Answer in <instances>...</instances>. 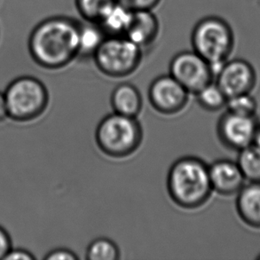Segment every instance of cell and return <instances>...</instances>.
Masks as SVG:
<instances>
[{
  "instance_id": "1",
  "label": "cell",
  "mask_w": 260,
  "mask_h": 260,
  "mask_svg": "<svg viewBox=\"0 0 260 260\" xmlns=\"http://www.w3.org/2000/svg\"><path fill=\"white\" fill-rule=\"evenodd\" d=\"M80 22L67 16H53L40 21L28 39L33 60L46 70H60L78 59Z\"/></svg>"
},
{
  "instance_id": "6",
  "label": "cell",
  "mask_w": 260,
  "mask_h": 260,
  "mask_svg": "<svg viewBox=\"0 0 260 260\" xmlns=\"http://www.w3.org/2000/svg\"><path fill=\"white\" fill-rule=\"evenodd\" d=\"M143 49L124 36H107L92 59L102 74L109 78L128 77L137 71Z\"/></svg>"
},
{
  "instance_id": "13",
  "label": "cell",
  "mask_w": 260,
  "mask_h": 260,
  "mask_svg": "<svg viewBox=\"0 0 260 260\" xmlns=\"http://www.w3.org/2000/svg\"><path fill=\"white\" fill-rule=\"evenodd\" d=\"M236 210L247 225L260 229V182L244 184L237 193Z\"/></svg>"
},
{
  "instance_id": "18",
  "label": "cell",
  "mask_w": 260,
  "mask_h": 260,
  "mask_svg": "<svg viewBox=\"0 0 260 260\" xmlns=\"http://www.w3.org/2000/svg\"><path fill=\"white\" fill-rule=\"evenodd\" d=\"M194 94L197 95V101L200 107L211 112L223 109L228 101V97L215 81L202 88Z\"/></svg>"
},
{
  "instance_id": "24",
  "label": "cell",
  "mask_w": 260,
  "mask_h": 260,
  "mask_svg": "<svg viewBox=\"0 0 260 260\" xmlns=\"http://www.w3.org/2000/svg\"><path fill=\"white\" fill-rule=\"evenodd\" d=\"M12 249V241L6 229L0 226V260L4 259Z\"/></svg>"
},
{
  "instance_id": "16",
  "label": "cell",
  "mask_w": 260,
  "mask_h": 260,
  "mask_svg": "<svg viewBox=\"0 0 260 260\" xmlns=\"http://www.w3.org/2000/svg\"><path fill=\"white\" fill-rule=\"evenodd\" d=\"M107 35L97 22L85 21L80 23L78 37V58H92Z\"/></svg>"
},
{
  "instance_id": "21",
  "label": "cell",
  "mask_w": 260,
  "mask_h": 260,
  "mask_svg": "<svg viewBox=\"0 0 260 260\" xmlns=\"http://www.w3.org/2000/svg\"><path fill=\"white\" fill-rule=\"evenodd\" d=\"M225 107L228 111L236 113L238 115L255 116L257 104L256 99L250 95V92H248L228 98Z\"/></svg>"
},
{
  "instance_id": "28",
  "label": "cell",
  "mask_w": 260,
  "mask_h": 260,
  "mask_svg": "<svg viewBox=\"0 0 260 260\" xmlns=\"http://www.w3.org/2000/svg\"><path fill=\"white\" fill-rule=\"evenodd\" d=\"M257 259L260 260V254H259V255H258V256H257Z\"/></svg>"
},
{
  "instance_id": "7",
  "label": "cell",
  "mask_w": 260,
  "mask_h": 260,
  "mask_svg": "<svg viewBox=\"0 0 260 260\" xmlns=\"http://www.w3.org/2000/svg\"><path fill=\"white\" fill-rule=\"evenodd\" d=\"M170 75L191 93L214 81L211 65L193 50L182 51L173 56L170 62Z\"/></svg>"
},
{
  "instance_id": "14",
  "label": "cell",
  "mask_w": 260,
  "mask_h": 260,
  "mask_svg": "<svg viewBox=\"0 0 260 260\" xmlns=\"http://www.w3.org/2000/svg\"><path fill=\"white\" fill-rule=\"evenodd\" d=\"M110 102L114 112L132 117H137L143 106L141 91L130 83L117 85L113 90Z\"/></svg>"
},
{
  "instance_id": "26",
  "label": "cell",
  "mask_w": 260,
  "mask_h": 260,
  "mask_svg": "<svg viewBox=\"0 0 260 260\" xmlns=\"http://www.w3.org/2000/svg\"><path fill=\"white\" fill-rule=\"evenodd\" d=\"M8 117L7 114V102H6V98L4 92L0 91V122H2L4 120Z\"/></svg>"
},
{
  "instance_id": "9",
  "label": "cell",
  "mask_w": 260,
  "mask_h": 260,
  "mask_svg": "<svg viewBox=\"0 0 260 260\" xmlns=\"http://www.w3.org/2000/svg\"><path fill=\"white\" fill-rule=\"evenodd\" d=\"M257 125L255 116H243L226 110L218 120L217 134L222 144L239 151L253 144Z\"/></svg>"
},
{
  "instance_id": "3",
  "label": "cell",
  "mask_w": 260,
  "mask_h": 260,
  "mask_svg": "<svg viewBox=\"0 0 260 260\" xmlns=\"http://www.w3.org/2000/svg\"><path fill=\"white\" fill-rule=\"evenodd\" d=\"M191 45L192 50L209 62L216 76L235 47L234 30L225 19L207 16L194 25Z\"/></svg>"
},
{
  "instance_id": "5",
  "label": "cell",
  "mask_w": 260,
  "mask_h": 260,
  "mask_svg": "<svg viewBox=\"0 0 260 260\" xmlns=\"http://www.w3.org/2000/svg\"><path fill=\"white\" fill-rule=\"evenodd\" d=\"M8 117L16 122H28L46 111L49 94L46 85L30 76L11 82L4 92Z\"/></svg>"
},
{
  "instance_id": "11",
  "label": "cell",
  "mask_w": 260,
  "mask_h": 260,
  "mask_svg": "<svg viewBox=\"0 0 260 260\" xmlns=\"http://www.w3.org/2000/svg\"><path fill=\"white\" fill-rule=\"evenodd\" d=\"M211 187L222 196H232L239 192L245 184V178L237 162L220 159L209 166Z\"/></svg>"
},
{
  "instance_id": "23",
  "label": "cell",
  "mask_w": 260,
  "mask_h": 260,
  "mask_svg": "<svg viewBox=\"0 0 260 260\" xmlns=\"http://www.w3.org/2000/svg\"><path fill=\"white\" fill-rule=\"evenodd\" d=\"M46 260H78V257L75 252L64 248H58L51 250L44 257Z\"/></svg>"
},
{
  "instance_id": "8",
  "label": "cell",
  "mask_w": 260,
  "mask_h": 260,
  "mask_svg": "<svg viewBox=\"0 0 260 260\" xmlns=\"http://www.w3.org/2000/svg\"><path fill=\"white\" fill-rule=\"evenodd\" d=\"M189 93L171 75H162L150 84L148 100L157 112L175 115L185 109L189 100Z\"/></svg>"
},
{
  "instance_id": "27",
  "label": "cell",
  "mask_w": 260,
  "mask_h": 260,
  "mask_svg": "<svg viewBox=\"0 0 260 260\" xmlns=\"http://www.w3.org/2000/svg\"><path fill=\"white\" fill-rule=\"evenodd\" d=\"M253 144L257 146V148H260V124L258 123L257 125V131L256 134L254 136Z\"/></svg>"
},
{
  "instance_id": "17",
  "label": "cell",
  "mask_w": 260,
  "mask_h": 260,
  "mask_svg": "<svg viewBox=\"0 0 260 260\" xmlns=\"http://www.w3.org/2000/svg\"><path fill=\"white\" fill-rule=\"evenodd\" d=\"M238 152L236 162L245 180L260 182V148L251 144Z\"/></svg>"
},
{
  "instance_id": "12",
  "label": "cell",
  "mask_w": 260,
  "mask_h": 260,
  "mask_svg": "<svg viewBox=\"0 0 260 260\" xmlns=\"http://www.w3.org/2000/svg\"><path fill=\"white\" fill-rule=\"evenodd\" d=\"M160 22L153 11H137L133 13L131 23L124 37L144 50L158 38Z\"/></svg>"
},
{
  "instance_id": "4",
  "label": "cell",
  "mask_w": 260,
  "mask_h": 260,
  "mask_svg": "<svg viewBox=\"0 0 260 260\" xmlns=\"http://www.w3.org/2000/svg\"><path fill=\"white\" fill-rule=\"evenodd\" d=\"M143 131L137 117L114 112L99 123L95 141L105 155L113 158H123L133 155L140 148Z\"/></svg>"
},
{
  "instance_id": "19",
  "label": "cell",
  "mask_w": 260,
  "mask_h": 260,
  "mask_svg": "<svg viewBox=\"0 0 260 260\" xmlns=\"http://www.w3.org/2000/svg\"><path fill=\"white\" fill-rule=\"evenodd\" d=\"M85 257L88 260L119 259V248L112 240L101 237L93 240L88 245Z\"/></svg>"
},
{
  "instance_id": "25",
  "label": "cell",
  "mask_w": 260,
  "mask_h": 260,
  "mask_svg": "<svg viewBox=\"0 0 260 260\" xmlns=\"http://www.w3.org/2000/svg\"><path fill=\"white\" fill-rule=\"evenodd\" d=\"M35 257L30 252L22 249H11L4 260H34Z\"/></svg>"
},
{
  "instance_id": "20",
  "label": "cell",
  "mask_w": 260,
  "mask_h": 260,
  "mask_svg": "<svg viewBox=\"0 0 260 260\" xmlns=\"http://www.w3.org/2000/svg\"><path fill=\"white\" fill-rule=\"evenodd\" d=\"M116 0H75L76 7L86 21L97 22Z\"/></svg>"
},
{
  "instance_id": "15",
  "label": "cell",
  "mask_w": 260,
  "mask_h": 260,
  "mask_svg": "<svg viewBox=\"0 0 260 260\" xmlns=\"http://www.w3.org/2000/svg\"><path fill=\"white\" fill-rule=\"evenodd\" d=\"M133 13L116 1L103 14L98 24L107 36H124L130 25Z\"/></svg>"
},
{
  "instance_id": "22",
  "label": "cell",
  "mask_w": 260,
  "mask_h": 260,
  "mask_svg": "<svg viewBox=\"0 0 260 260\" xmlns=\"http://www.w3.org/2000/svg\"><path fill=\"white\" fill-rule=\"evenodd\" d=\"M132 12L153 11L158 6L161 0H116Z\"/></svg>"
},
{
  "instance_id": "2",
  "label": "cell",
  "mask_w": 260,
  "mask_h": 260,
  "mask_svg": "<svg viewBox=\"0 0 260 260\" xmlns=\"http://www.w3.org/2000/svg\"><path fill=\"white\" fill-rule=\"evenodd\" d=\"M167 190L172 200L187 210L200 208L211 197L209 166L196 156H184L171 166L167 176Z\"/></svg>"
},
{
  "instance_id": "10",
  "label": "cell",
  "mask_w": 260,
  "mask_h": 260,
  "mask_svg": "<svg viewBox=\"0 0 260 260\" xmlns=\"http://www.w3.org/2000/svg\"><path fill=\"white\" fill-rule=\"evenodd\" d=\"M214 81L225 96L230 98L250 92L257 81V74L248 60L229 59L215 76Z\"/></svg>"
}]
</instances>
